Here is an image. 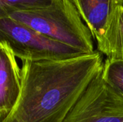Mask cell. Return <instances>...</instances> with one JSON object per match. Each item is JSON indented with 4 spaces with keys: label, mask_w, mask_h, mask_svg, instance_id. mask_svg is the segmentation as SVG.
Returning <instances> with one entry per match:
<instances>
[{
    "label": "cell",
    "mask_w": 123,
    "mask_h": 122,
    "mask_svg": "<svg viewBox=\"0 0 123 122\" xmlns=\"http://www.w3.org/2000/svg\"><path fill=\"white\" fill-rule=\"evenodd\" d=\"M9 17L84 53L94 51L92 35L71 0H53L48 7L14 12Z\"/></svg>",
    "instance_id": "2"
},
{
    "label": "cell",
    "mask_w": 123,
    "mask_h": 122,
    "mask_svg": "<svg viewBox=\"0 0 123 122\" xmlns=\"http://www.w3.org/2000/svg\"><path fill=\"white\" fill-rule=\"evenodd\" d=\"M63 122H123V94L101 72L92 81Z\"/></svg>",
    "instance_id": "4"
},
{
    "label": "cell",
    "mask_w": 123,
    "mask_h": 122,
    "mask_svg": "<svg viewBox=\"0 0 123 122\" xmlns=\"http://www.w3.org/2000/svg\"><path fill=\"white\" fill-rule=\"evenodd\" d=\"M16 57L5 45L0 48V122L14 108L21 93L22 79Z\"/></svg>",
    "instance_id": "5"
},
{
    "label": "cell",
    "mask_w": 123,
    "mask_h": 122,
    "mask_svg": "<svg viewBox=\"0 0 123 122\" xmlns=\"http://www.w3.org/2000/svg\"><path fill=\"white\" fill-rule=\"evenodd\" d=\"M118 3L119 4H120L122 6H123V0H118Z\"/></svg>",
    "instance_id": "10"
},
{
    "label": "cell",
    "mask_w": 123,
    "mask_h": 122,
    "mask_svg": "<svg viewBox=\"0 0 123 122\" xmlns=\"http://www.w3.org/2000/svg\"><path fill=\"white\" fill-rule=\"evenodd\" d=\"M97 50L111 62L123 63V6L118 4L100 39Z\"/></svg>",
    "instance_id": "7"
},
{
    "label": "cell",
    "mask_w": 123,
    "mask_h": 122,
    "mask_svg": "<svg viewBox=\"0 0 123 122\" xmlns=\"http://www.w3.org/2000/svg\"><path fill=\"white\" fill-rule=\"evenodd\" d=\"M103 76L123 94V63L105 60L102 71Z\"/></svg>",
    "instance_id": "9"
},
{
    "label": "cell",
    "mask_w": 123,
    "mask_h": 122,
    "mask_svg": "<svg viewBox=\"0 0 123 122\" xmlns=\"http://www.w3.org/2000/svg\"><path fill=\"white\" fill-rule=\"evenodd\" d=\"M53 0H0V19L18 12H29L48 7Z\"/></svg>",
    "instance_id": "8"
},
{
    "label": "cell",
    "mask_w": 123,
    "mask_h": 122,
    "mask_svg": "<svg viewBox=\"0 0 123 122\" xmlns=\"http://www.w3.org/2000/svg\"><path fill=\"white\" fill-rule=\"evenodd\" d=\"M1 44L0 43V48H1Z\"/></svg>",
    "instance_id": "11"
},
{
    "label": "cell",
    "mask_w": 123,
    "mask_h": 122,
    "mask_svg": "<svg viewBox=\"0 0 123 122\" xmlns=\"http://www.w3.org/2000/svg\"><path fill=\"white\" fill-rule=\"evenodd\" d=\"M0 43L23 61L62 60L84 54L9 17L0 19Z\"/></svg>",
    "instance_id": "3"
},
{
    "label": "cell",
    "mask_w": 123,
    "mask_h": 122,
    "mask_svg": "<svg viewBox=\"0 0 123 122\" xmlns=\"http://www.w3.org/2000/svg\"><path fill=\"white\" fill-rule=\"evenodd\" d=\"M103 65L98 50L68 59L23 61L19 98L0 122H63Z\"/></svg>",
    "instance_id": "1"
},
{
    "label": "cell",
    "mask_w": 123,
    "mask_h": 122,
    "mask_svg": "<svg viewBox=\"0 0 123 122\" xmlns=\"http://www.w3.org/2000/svg\"><path fill=\"white\" fill-rule=\"evenodd\" d=\"M79 15L98 41L109 23L118 0H71Z\"/></svg>",
    "instance_id": "6"
}]
</instances>
